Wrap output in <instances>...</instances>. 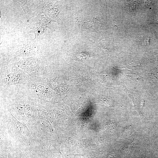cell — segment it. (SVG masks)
Instances as JSON below:
<instances>
[{
	"mask_svg": "<svg viewBox=\"0 0 158 158\" xmlns=\"http://www.w3.org/2000/svg\"><path fill=\"white\" fill-rule=\"evenodd\" d=\"M149 37L145 36H142L139 38V41L141 44L144 46H147L149 45Z\"/></svg>",
	"mask_w": 158,
	"mask_h": 158,
	"instance_id": "obj_2",
	"label": "cell"
},
{
	"mask_svg": "<svg viewBox=\"0 0 158 158\" xmlns=\"http://www.w3.org/2000/svg\"><path fill=\"white\" fill-rule=\"evenodd\" d=\"M151 24H158V17L156 16L150 22Z\"/></svg>",
	"mask_w": 158,
	"mask_h": 158,
	"instance_id": "obj_3",
	"label": "cell"
},
{
	"mask_svg": "<svg viewBox=\"0 0 158 158\" xmlns=\"http://www.w3.org/2000/svg\"><path fill=\"white\" fill-rule=\"evenodd\" d=\"M1 85L3 87L20 84H26L30 81V77L22 69L18 68H6L1 71Z\"/></svg>",
	"mask_w": 158,
	"mask_h": 158,
	"instance_id": "obj_1",
	"label": "cell"
}]
</instances>
